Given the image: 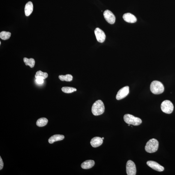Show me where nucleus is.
Here are the masks:
<instances>
[{
  "mask_svg": "<svg viewBox=\"0 0 175 175\" xmlns=\"http://www.w3.org/2000/svg\"><path fill=\"white\" fill-rule=\"evenodd\" d=\"M103 143V140L100 137H95L92 139L90 143L92 146L94 147H98Z\"/></svg>",
  "mask_w": 175,
  "mask_h": 175,
  "instance_id": "12",
  "label": "nucleus"
},
{
  "mask_svg": "<svg viewBox=\"0 0 175 175\" xmlns=\"http://www.w3.org/2000/svg\"><path fill=\"white\" fill-rule=\"evenodd\" d=\"M104 105L101 100L96 101L92 105V111L93 115L98 116L101 115L104 112Z\"/></svg>",
  "mask_w": 175,
  "mask_h": 175,
  "instance_id": "1",
  "label": "nucleus"
},
{
  "mask_svg": "<svg viewBox=\"0 0 175 175\" xmlns=\"http://www.w3.org/2000/svg\"><path fill=\"white\" fill-rule=\"evenodd\" d=\"M104 16L105 19L108 23L112 25L115 23L116 17L111 11L108 10L105 11Z\"/></svg>",
  "mask_w": 175,
  "mask_h": 175,
  "instance_id": "8",
  "label": "nucleus"
},
{
  "mask_svg": "<svg viewBox=\"0 0 175 175\" xmlns=\"http://www.w3.org/2000/svg\"><path fill=\"white\" fill-rule=\"evenodd\" d=\"M102 138V139L103 140L104 139V138L103 137V138Z\"/></svg>",
  "mask_w": 175,
  "mask_h": 175,
  "instance_id": "24",
  "label": "nucleus"
},
{
  "mask_svg": "<svg viewBox=\"0 0 175 175\" xmlns=\"http://www.w3.org/2000/svg\"><path fill=\"white\" fill-rule=\"evenodd\" d=\"M23 61L25 63L26 65L29 66L31 68L34 67L35 64V61L34 59L31 58L28 59L25 58L23 59Z\"/></svg>",
  "mask_w": 175,
  "mask_h": 175,
  "instance_id": "16",
  "label": "nucleus"
},
{
  "mask_svg": "<svg viewBox=\"0 0 175 175\" xmlns=\"http://www.w3.org/2000/svg\"><path fill=\"white\" fill-rule=\"evenodd\" d=\"M59 79L62 81H71L73 79V77L71 75L67 74L66 75H61L59 76Z\"/></svg>",
  "mask_w": 175,
  "mask_h": 175,
  "instance_id": "18",
  "label": "nucleus"
},
{
  "mask_svg": "<svg viewBox=\"0 0 175 175\" xmlns=\"http://www.w3.org/2000/svg\"><path fill=\"white\" fill-rule=\"evenodd\" d=\"M11 35V33L9 32L2 31L0 33V38L3 40H8L10 38Z\"/></svg>",
  "mask_w": 175,
  "mask_h": 175,
  "instance_id": "19",
  "label": "nucleus"
},
{
  "mask_svg": "<svg viewBox=\"0 0 175 175\" xmlns=\"http://www.w3.org/2000/svg\"><path fill=\"white\" fill-rule=\"evenodd\" d=\"M48 122V119L46 118H41L39 119L37 122V125L39 127H43L46 125Z\"/></svg>",
  "mask_w": 175,
  "mask_h": 175,
  "instance_id": "17",
  "label": "nucleus"
},
{
  "mask_svg": "<svg viewBox=\"0 0 175 175\" xmlns=\"http://www.w3.org/2000/svg\"><path fill=\"white\" fill-rule=\"evenodd\" d=\"M33 10V5L32 3L29 1L26 4L25 8V16H28L32 13Z\"/></svg>",
  "mask_w": 175,
  "mask_h": 175,
  "instance_id": "14",
  "label": "nucleus"
},
{
  "mask_svg": "<svg viewBox=\"0 0 175 175\" xmlns=\"http://www.w3.org/2000/svg\"><path fill=\"white\" fill-rule=\"evenodd\" d=\"M126 172L128 175H135L136 173V168L134 163L129 160L126 164Z\"/></svg>",
  "mask_w": 175,
  "mask_h": 175,
  "instance_id": "6",
  "label": "nucleus"
},
{
  "mask_svg": "<svg viewBox=\"0 0 175 175\" xmlns=\"http://www.w3.org/2000/svg\"><path fill=\"white\" fill-rule=\"evenodd\" d=\"M147 164L153 169L158 171H162L164 170V168L162 166L159 165L158 163L153 161H148Z\"/></svg>",
  "mask_w": 175,
  "mask_h": 175,
  "instance_id": "10",
  "label": "nucleus"
},
{
  "mask_svg": "<svg viewBox=\"0 0 175 175\" xmlns=\"http://www.w3.org/2000/svg\"><path fill=\"white\" fill-rule=\"evenodd\" d=\"M129 93V87L126 86L120 89L117 93L116 99L117 100H120L125 98L128 95Z\"/></svg>",
  "mask_w": 175,
  "mask_h": 175,
  "instance_id": "7",
  "label": "nucleus"
},
{
  "mask_svg": "<svg viewBox=\"0 0 175 175\" xmlns=\"http://www.w3.org/2000/svg\"><path fill=\"white\" fill-rule=\"evenodd\" d=\"M1 44V42H0V44Z\"/></svg>",
  "mask_w": 175,
  "mask_h": 175,
  "instance_id": "25",
  "label": "nucleus"
},
{
  "mask_svg": "<svg viewBox=\"0 0 175 175\" xmlns=\"http://www.w3.org/2000/svg\"><path fill=\"white\" fill-rule=\"evenodd\" d=\"M158 147V141L155 139L152 138L147 143L145 147V150L147 152L153 153L157 150Z\"/></svg>",
  "mask_w": 175,
  "mask_h": 175,
  "instance_id": "3",
  "label": "nucleus"
},
{
  "mask_svg": "<svg viewBox=\"0 0 175 175\" xmlns=\"http://www.w3.org/2000/svg\"><path fill=\"white\" fill-rule=\"evenodd\" d=\"M150 89L153 94L159 95L164 92V87L161 82L155 80L151 84Z\"/></svg>",
  "mask_w": 175,
  "mask_h": 175,
  "instance_id": "2",
  "label": "nucleus"
},
{
  "mask_svg": "<svg viewBox=\"0 0 175 175\" xmlns=\"http://www.w3.org/2000/svg\"><path fill=\"white\" fill-rule=\"evenodd\" d=\"M65 137L64 135H55L51 136L49 140V143L50 144H52L55 142L62 140L64 139Z\"/></svg>",
  "mask_w": 175,
  "mask_h": 175,
  "instance_id": "15",
  "label": "nucleus"
},
{
  "mask_svg": "<svg viewBox=\"0 0 175 175\" xmlns=\"http://www.w3.org/2000/svg\"><path fill=\"white\" fill-rule=\"evenodd\" d=\"M95 162L92 160H88L84 162L81 164V167L83 169H88L92 168L95 165Z\"/></svg>",
  "mask_w": 175,
  "mask_h": 175,
  "instance_id": "13",
  "label": "nucleus"
},
{
  "mask_svg": "<svg viewBox=\"0 0 175 175\" xmlns=\"http://www.w3.org/2000/svg\"><path fill=\"white\" fill-rule=\"evenodd\" d=\"M4 163L1 157H0V170L2 169L4 167Z\"/></svg>",
  "mask_w": 175,
  "mask_h": 175,
  "instance_id": "23",
  "label": "nucleus"
},
{
  "mask_svg": "<svg viewBox=\"0 0 175 175\" xmlns=\"http://www.w3.org/2000/svg\"><path fill=\"white\" fill-rule=\"evenodd\" d=\"M123 119L128 124L135 126L139 125L142 122L140 119L129 114H125L123 116Z\"/></svg>",
  "mask_w": 175,
  "mask_h": 175,
  "instance_id": "4",
  "label": "nucleus"
},
{
  "mask_svg": "<svg viewBox=\"0 0 175 175\" xmlns=\"http://www.w3.org/2000/svg\"><path fill=\"white\" fill-rule=\"evenodd\" d=\"M95 32L97 41L99 43H103L106 37V35L104 32L101 29L97 28L95 29Z\"/></svg>",
  "mask_w": 175,
  "mask_h": 175,
  "instance_id": "9",
  "label": "nucleus"
},
{
  "mask_svg": "<svg viewBox=\"0 0 175 175\" xmlns=\"http://www.w3.org/2000/svg\"><path fill=\"white\" fill-rule=\"evenodd\" d=\"M61 90L63 92L67 93H71L77 90L74 88L68 87H63Z\"/></svg>",
  "mask_w": 175,
  "mask_h": 175,
  "instance_id": "21",
  "label": "nucleus"
},
{
  "mask_svg": "<svg viewBox=\"0 0 175 175\" xmlns=\"http://www.w3.org/2000/svg\"><path fill=\"white\" fill-rule=\"evenodd\" d=\"M123 17L126 22L128 23H134L137 21L136 17L131 13H126L123 14Z\"/></svg>",
  "mask_w": 175,
  "mask_h": 175,
  "instance_id": "11",
  "label": "nucleus"
},
{
  "mask_svg": "<svg viewBox=\"0 0 175 175\" xmlns=\"http://www.w3.org/2000/svg\"><path fill=\"white\" fill-rule=\"evenodd\" d=\"M48 76V74L46 72H44L41 71H39L36 72L35 75V77L37 78L38 77H40L43 79H46Z\"/></svg>",
  "mask_w": 175,
  "mask_h": 175,
  "instance_id": "20",
  "label": "nucleus"
},
{
  "mask_svg": "<svg viewBox=\"0 0 175 175\" xmlns=\"http://www.w3.org/2000/svg\"><path fill=\"white\" fill-rule=\"evenodd\" d=\"M36 81L38 84H42L44 83V79L38 77L37 78Z\"/></svg>",
  "mask_w": 175,
  "mask_h": 175,
  "instance_id": "22",
  "label": "nucleus"
},
{
  "mask_svg": "<svg viewBox=\"0 0 175 175\" xmlns=\"http://www.w3.org/2000/svg\"><path fill=\"white\" fill-rule=\"evenodd\" d=\"M174 108L173 104L169 100L164 101L162 102L161 105L162 110L166 114H170L172 113Z\"/></svg>",
  "mask_w": 175,
  "mask_h": 175,
  "instance_id": "5",
  "label": "nucleus"
}]
</instances>
